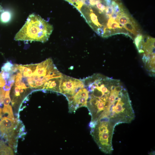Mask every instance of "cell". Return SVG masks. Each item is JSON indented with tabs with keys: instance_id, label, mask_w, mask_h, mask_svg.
I'll return each mask as SVG.
<instances>
[{
	"instance_id": "6da1fadb",
	"label": "cell",
	"mask_w": 155,
	"mask_h": 155,
	"mask_svg": "<svg viewBox=\"0 0 155 155\" xmlns=\"http://www.w3.org/2000/svg\"><path fill=\"white\" fill-rule=\"evenodd\" d=\"M53 30L52 25L40 16L30 15L22 28L16 35V40L37 41L44 43L47 41Z\"/></svg>"
},
{
	"instance_id": "7a4b0ae2",
	"label": "cell",
	"mask_w": 155,
	"mask_h": 155,
	"mask_svg": "<svg viewBox=\"0 0 155 155\" xmlns=\"http://www.w3.org/2000/svg\"><path fill=\"white\" fill-rule=\"evenodd\" d=\"M103 117H108L115 126L121 123H130L134 119V112L126 88L109 107Z\"/></svg>"
},
{
	"instance_id": "3957f363",
	"label": "cell",
	"mask_w": 155,
	"mask_h": 155,
	"mask_svg": "<svg viewBox=\"0 0 155 155\" xmlns=\"http://www.w3.org/2000/svg\"><path fill=\"white\" fill-rule=\"evenodd\" d=\"M115 127L108 118L104 117L90 127V133L94 141L105 154H110L113 151L112 140Z\"/></svg>"
},
{
	"instance_id": "277c9868",
	"label": "cell",
	"mask_w": 155,
	"mask_h": 155,
	"mask_svg": "<svg viewBox=\"0 0 155 155\" xmlns=\"http://www.w3.org/2000/svg\"><path fill=\"white\" fill-rule=\"evenodd\" d=\"M139 53H143L142 59L145 67L152 76L155 75V38L144 36L136 47Z\"/></svg>"
},
{
	"instance_id": "5b68a950",
	"label": "cell",
	"mask_w": 155,
	"mask_h": 155,
	"mask_svg": "<svg viewBox=\"0 0 155 155\" xmlns=\"http://www.w3.org/2000/svg\"><path fill=\"white\" fill-rule=\"evenodd\" d=\"M84 86L82 80L63 74L60 84L59 93L64 95L67 99Z\"/></svg>"
},
{
	"instance_id": "8992f818",
	"label": "cell",
	"mask_w": 155,
	"mask_h": 155,
	"mask_svg": "<svg viewBox=\"0 0 155 155\" xmlns=\"http://www.w3.org/2000/svg\"><path fill=\"white\" fill-rule=\"evenodd\" d=\"M88 97V91L84 86L67 99L68 102L69 112L74 113L80 107H86Z\"/></svg>"
},
{
	"instance_id": "52a82bcc",
	"label": "cell",
	"mask_w": 155,
	"mask_h": 155,
	"mask_svg": "<svg viewBox=\"0 0 155 155\" xmlns=\"http://www.w3.org/2000/svg\"><path fill=\"white\" fill-rule=\"evenodd\" d=\"M17 124L15 119L4 117L0 121V129L3 134L8 137L13 136L15 135V130Z\"/></svg>"
},
{
	"instance_id": "ba28073f",
	"label": "cell",
	"mask_w": 155,
	"mask_h": 155,
	"mask_svg": "<svg viewBox=\"0 0 155 155\" xmlns=\"http://www.w3.org/2000/svg\"><path fill=\"white\" fill-rule=\"evenodd\" d=\"M38 64L24 65H16L17 69L22 73V75L25 77H31L35 71Z\"/></svg>"
},
{
	"instance_id": "9c48e42d",
	"label": "cell",
	"mask_w": 155,
	"mask_h": 155,
	"mask_svg": "<svg viewBox=\"0 0 155 155\" xmlns=\"http://www.w3.org/2000/svg\"><path fill=\"white\" fill-rule=\"evenodd\" d=\"M2 111L5 117H6L9 118L15 119L11 106L10 105L4 106Z\"/></svg>"
},
{
	"instance_id": "30bf717a",
	"label": "cell",
	"mask_w": 155,
	"mask_h": 155,
	"mask_svg": "<svg viewBox=\"0 0 155 155\" xmlns=\"http://www.w3.org/2000/svg\"><path fill=\"white\" fill-rule=\"evenodd\" d=\"M13 66L11 62L8 61L5 63L2 67V71L5 72H10Z\"/></svg>"
},
{
	"instance_id": "8fae6325",
	"label": "cell",
	"mask_w": 155,
	"mask_h": 155,
	"mask_svg": "<svg viewBox=\"0 0 155 155\" xmlns=\"http://www.w3.org/2000/svg\"><path fill=\"white\" fill-rule=\"evenodd\" d=\"M10 90L7 91L5 92L3 102L4 106H6L9 105L10 102Z\"/></svg>"
},
{
	"instance_id": "7c38bea8",
	"label": "cell",
	"mask_w": 155,
	"mask_h": 155,
	"mask_svg": "<svg viewBox=\"0 0 155 155\" xmlns=\"http://www.w3.org/2000/svg\"><path fill=\"white\" fill-rule=\"evenodd\" d=\"M1 16V20L3 22H6L9 20V14L7 12H5L3 13Z\"/></svg>"
},
{
	"instance_id": "4fadbf2b",
	"label": "cell",
	"mask_w": 155,
	"mask_h": 155,
	"mask_svg": "<svg viewBox=\"0 0 155 155\" xmlns=\"http://www.w3.org/2000/svg\"><path fill=\"white\" fill-rule=\"evenodd\" d=\"M5 96V91L1 88H0V106L3 102Z\"/></svg>"
},
{
	"instance_id": "5bb4252c",
	"label": "cell",
	"mask_w": 155,
	"mask_h": 155,
	"mask_svg": "<svg viewBox=\"0 0 155 155\" xmlns=\"http://www.w3.org/2000/svg\"><path fill=\"white\" fill-rule=\"evenodd\" d=\"M6 83V81L3 77L1 72L0 73V88H3L5 85Z\"/></svg>"
}]
</instances>
